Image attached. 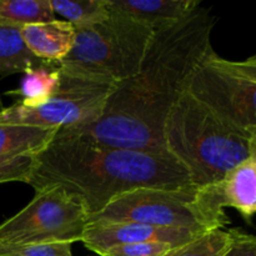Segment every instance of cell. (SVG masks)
I'll use <instances>...</instances> for the list:
<instances>
[{
  "mask_svg": "<svg viewBox=\"0 0 256 256\" xmlns=\"http://www.w3.org/2000/svg\"><path fill=\"white\" fill-rule=\"evenodd\" d=\"M185 92L224 122L256 135V56L228 60L212 48L192 70Z\"/></svg>",
  "mask_w": 256,
  "mask_h": 256,
  "instance_id": "8992f818",
  "label": "cell"
},
{
  "mask_svg": "<svg viewBox=\"0 0 256 256\" xmlns=\"http://www.w3.org/2000/svg\"><path fill=\"white\" fill-rule=\"evenodd\" d=\"M200 4L198 0H109L112 12L132 18L152 30L180 22Z\"/></svg>",
  "mask_w": 256,
  "mask_h": 256,
  "instance_id": "8fae6325",
  "label": "cell"
},
{
  "mask_svg": "<svg viewBox=\"0 0 256 256\" xmlns=\"http://www.w3.org/2000/svg\"><path fill=\"white\" fill-rule=\"evenodd\" d=\"M154 30L110 10L99 24L75 30L69 54L60 70L72 76L115 85L135 75L142 65Z\"/></svg>",
  "mask_w": 256,
  "mask_h": 256,
  "instance_id": "277c9868",
  "label": "cell"
},
{
  "mask_svg": "<svg viewBox=\"0 0 256 256\" xmlns=\"http://www.w3.org/2000/svg\"><path fill=\"white\" fill-rule=\"evenodd\" d=\"M224 256H256V238L240 229H234V239Z\"/></svg>",
  "mask_w": 256,
  "mask_h": 256,
  "instance_id": "7402d4cb",
  "label": "cell"
},
{
  "mask_svg": "<svg viewBox=\"0 0 256 256\" xmlns=\"http://www.w3.org/2000/svg\"><path fill=\"white\" fill-rule=\"evenodd\" d=\"M25 46L38 59L60 62L72 49L75 29L65 20L26 25L20 29Z\"/></svg>",
  "mask_w": 256,
  "mask_h": 256,
  "instance_id": "7c38bea8",
  "label": "cell"
},
{
  "mask_svg": "<svg viewBox=\"0 0 256 256\" xmlns=\"http://www.w3.org/2000/svg\"><path fill=\"white\" fill-rule=\"evenodd\" d=\"M215 24L212 10L200 4L180 22L154 30L138 72L112 86L102 116L65 130L110 146L169 155L162 139L165 120L212 48Z\"/></svg>",
  "mask_w": 256,
  "mask_h": 256,
  "instance_id": "6da1fadb",
  "label": "cell"
},
{
  "mask_svg": "<svg viewBox=\"0 0 256 256\" xmlns=\"http://www.w3.org/2000/svg\"><path fill=\"white\" fill-rule=\"evenodd\" d=\"M35 192L24 209L0 224V245L80 242L89 216L82 200L62 186Z\"/></svg>",
  "mask_w": 256,
  "mask_h": 256,
  "instance_id": "52a82bcc",
  "label": "cell"
},
{
  "mask_svg": "<svg viewBox=\"0 0 256 256\" xmlns=\"http://www.w3.org/2000/svg\"><path fill=\"white\" fill-rule=\"evenodd\" d=\"M164 242H139L110 248L99 256H162L170 249Z\"/></svg>",
  "mask_w": 256,
  "mask_h": 256,
  "instance_id": "44dd1931",
  "label": "cell"
},
{
  "mask_svg": "<svg viewBox=\"0 0 256 256\" xmlns=\"http://www.w3.org/2000/svg\"><path fill=\"white\" fill-rule=\"evenodd\" d=\"M0 256H72V244L65 242L0 245Z\"/></svg>",
  "mask_w": 256,
  "mask_h": 256,
  "instance_id": "d6986e66",
  "label": "cell"
},
{
  "mask_svg": "<svg viewBox=\"0 0 256 256\" xmlns=\"http://www.w3.org/2000/svg\"><path fill=\"white\" fill-rule=\"evenodd\" d=\"M232 239L234 229H212L196 235L185 244L170 248L162 256H224Z\"/></svg>",
  "mask_w": 256,
  "mask_h": 256,
  "instance_id": "ac0fdd59",
  "label": "cell"
},
{
  "mask_svg": "<svg viewBox=\"0 0 256 256\" xmlns=\"http://www.w3.org/2000/svg\"><path fill=\"white\" fill-rule=\"evenodd\" d=\"M202 234V232H200ZM196 232L174 228H160L130 222H88L80 242L86 249L102 254L110 248L139 242H164L172 248L185 244Z\"/></svg>",
  "mask_w": 256,
  "mask_h": 256,
  "instance_id": "9c48e42d",
  "label": "cell"
},
{
  "mask_svg": "<svg viewBox=\"0 0 256 256\" xmlns=\"http://www.w3.org/2000/svg\"><path fill=\"white\" fill-rule=\"evenodd\" d=\"M60 79L59 62H52L24 72L19 89L10 94L22 98L20 104L24 106H36L55 94L60 86Z\"/></svg>",
  "mask_w": 256,
  "mask_h": 256,
  "instance_id": "9a60e30c",
  "label": "cell"
},
{
  "mask_svg": "<svg viewBox=\"0 0 256 256\" xmlns=\"http://www.w3.org/2000/svg\"><path fill=\"white\" fill-rule=\"evenodd\" d=\"M162 139L168 154L186 170L196 188L219 182L256 154V135L220 119L186 92L170 110Z\"/></svg>",
  "mask_w": 256,
  "mask_h": 256,
  "instance_id": "3957f363",
  "label": "cell"
},
{
  "mask_svg": "<svg viewBox=\"0 0 256 256\" xmlns=\"http://www.w3.org/2000/svg\"><path fill=\"white\" fill-rule=\"evenodd\" d=\"M199 190L206 206L216 216L228 219L224 208H232L250 222L256 212V154L232 168L219 182Z\"/></svg>",
  "mask_w": 256,
  "mask_h": 256,
  "instance_id": "30bf717a",
  "label": "cell"
},
{
  "mask_svg": "<svg viewBox=\"0 0 256 256\" xmlns=\"http://www.w3.org/2000/svg\"><path fill=\"white\" fill-rule=\"evenodd\" d=\"M55 132V129L0 124V159L38 154L52 142Z\"/></svg>",
  "mask_w": 256,
  "mask_h": 256,
  "instance_id": "4fadbf2b",
  "label": "cell"
},
{
  "mask_svg": "<svg viewBox=\"0 0 256 256\" xmlns=\"http://www.w3.org/2000/svg\"><path fill=\"white\" fill-rule=\"evenodd\" d=\"M26 184L35 190L64 188L82 200L89 216L132 190L192 185L186 170L169 155L110 146L65 129L56 130L34 155Z\"/></svg>",
  "mask_w": 256,
  "mask_h": 256,
  "instance_id": "7a4b0ae2",
  "label": "cell"
},
{
  "mask_svg": "<svg viewBox=\"0 0 256 256\" xmlns=\"http://www.w3.org/2000/svg\"><path fill=\"white\" fill-rule=\"evenodd\" d=\"M52 64L38 59L25 46L19 28L0 24V74L26 72L28 70Z\"/></svg>",
  "mask_w": 256,
  "mask_h": 256,
  "instance_id": "5bb4252c",
  "label": "cell"
},
{
  "mask_svg": "<svg viewBox=\"0 0 256 256\" xmlns=\"http://www.w3.org/2000/svg\"><path fill=\"white\" fill-rule=\"evenodd\" d=\"M130 222L200 232L226 228L229 219L212 214L202 202L199 188H140L112 199L88 222ZM86 222V224H88Z\"/></svg>",
  "mask_w": 256,
  "mask_h": 256,
  "instance_id": "5b68a950",
  "label": "cell"
},
{
  "mask_svg": "<svg viewBox=\"0 0 256 256\" xmlns=\"http://www.w3.org/2000/svg\"><path fill=\"white\" fill-rule=\"evenodd\" d=\"M55 20L50 0H0V24L22 28Z\"/></svg>",
  "mask_w": 256,
  "mask_h": 256,
  "instance_id": "2e32d148",
  "label": "cell"
},
{
  "mask_svg": "<svg viewBox=\"0 0 256 256\" xmlns=\"http://www.w3.org/2000/svg\"><path fill=\"white\" fill-rule=\"evenodd\" d=\"M60 72V86L52 96L32 108L20 102L4 108L0 110V124L60 130L96 122L114 85Z\"/></svg>",
  "mask_w": 256,
  "mask_h": 256,
  "instance_id": "ba28073f",
  "label": "cell"
},
{
  "mask_svg": "<svg viewBox=\"0 0 256 256\" xmlns=\"http://www.w3.org/2000/svg\"><path fill=\"white\" fill-rule=\"evenodd\" d=\"M34 165V155H22L12 159H0V184L28 182Z\"/></svg>",
  "mask_w": 256,
  "mask_h": 256,
  "instance_id": "ffe728a7",
  "label": "cell"
},
{
  "mask_svg": "<svg viewBox=\"0 0 256 256\" xmlns=\"http://www.w3.org/2000/svg\"><path fill=\"white\" fill-rule=\"evenodd\" d=\"M50 5L75 30L99 24L110 15L109 0H50Z\"/></svg>",
  "mask_w": 256,
  "mask_h": 256,
  "instance_id": "e0dca14e",
  "label": "cell"
}]
</instances>
